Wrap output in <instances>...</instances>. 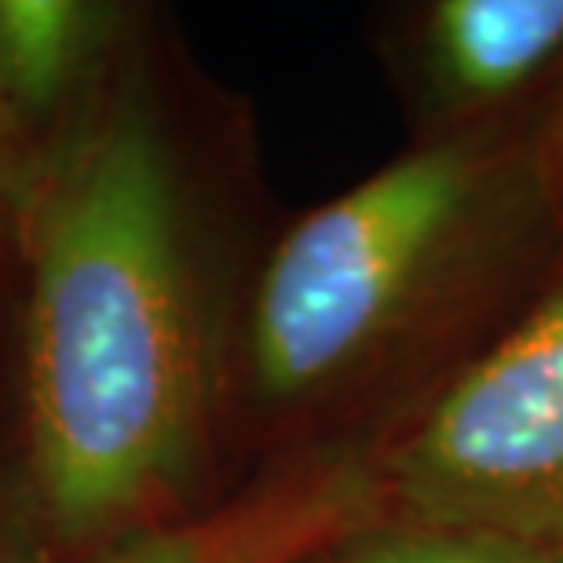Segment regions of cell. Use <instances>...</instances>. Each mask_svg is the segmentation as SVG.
<instances>
[{"instance_id": "2", "label": "cell", "mask_w": 563, "mask_h": 563, "mask_svg": "<svg viewBox=\"0 0 563 563\" xmlns=\"http://www.w3.org/2000/svg\"><path fill=\"white\" fill-rule=\"evenodd\" d=\"M549 245L531 129L424 136L267 245L228 325V421L325 446V424L443 352Z\"/></svg>"}, {"instance_id": "6", "label": "cell", "mask_w": 563, "mask_h": 563, "mask_svg": "<svg viewBox=\"0 0 563 563\" xmlns=\"http://www.w3.org/2000/svg\"><path fill=\"white\" fill-rule=\"evenodd\" d=\"M132 30L99 0H0V96L44 154L103 81Z\"/></svg>"}, {"instance_id": "9", "label": "cell", "mask_w": 563, "mask_h": 563, "mask_svg": "<svg viewBox=\"0 0 563 563\" xmlns=\"http://www.w3.org/2000/svg\"><path fill=\"white\" fill-rule=\"evenodd\" d=\"M531 151L549 212H553L556 231L563 234V70L549 88V103L531 121Z\"/></svg>"}, {"instance_id": "1", "label": "cell", "mask_w": 563, "mask_h": 563, "mask_svg": "<svg viewBox=\"0 0 563 563\" xmlns=\"http://www.w3.org/2000/svg\"><path fill=\"white\" fill-rule=\"evenodd\" d=\"M190 143L146 41L41 157L15 275V465L30 563L220 501L228 325Z\"/></svg>"}, {"instance_id": "10", "label": "cell", "mask_w": 563, "mask_h": 563, "mask_svg": "<svg viewBox=\"0 0 563 563\" xmlns=\"http://www.w3.org/2000/svg\"><path fill=\"white\" fill-rule=\"evenodd\" d=\"M314 563H322V560H314Z\"/></svg>"}, {"instance_id": "5", "label": "cell", "mask_w": 563, "mask_h": 563, "mask_svg": "<svg viewBox=\"0 0 563 563\" xmlns=\"http://www.w3.org/2000/svg\"><path fill=\"white\" fill-rule=\"evenodd\" d=\"M407 70L435 132L498 125L563 70V0H432L410 22Z\"/></svg>"}, {"instance_id": "4", "label": "cell", "mask_w": 563, "mask_h": 563, "mask_svg": "<svg viewBox=\"0 0 563 563\" xmlns=\"http://www.w3.org/2000/svg\"><path fill=\"white\" fill-rule=\"evenodd\" d=\"M380 520L374 443L308 446L209 509L118 538L74 563H314Z\"/></svg>"}, {"instance_id": "8", "label": "cell", "mask_w": 563, "mask_h": 563, "mask_svg": "<svg viewBox=\"0 0 563 563\" xmlns=\"http://www.w3.org/2000/svg\"><path fill=\"white\" fill-rule=\"evenodd\" d=\"M41 157L44 154L22 132L4 96H0V278L15 275L19 234L41 173Z\"/></svg>"}, {"instance_id": "11", "label": "cell", "mask_w": 563, "mask_h": 563, "mask_svg": "<svg viewBox=\"0 0 563 563\" xmlns=\"http://www.w3.org/2000/svg\"><path fill=\"white\" fill-rule=\"evenodd\" d=\"M556 563H563V560H556Z\"/></svg>"}, {"instance_id": "3", "label": "cell", "mask_w": 563, "mask_h": 563, "mask_svg": "<svg viewBox=\"0 0 563 563\" xmlns=\"http://www.w3.org/2000/svg\"><path fill=\"white\" fill-rule=\"evenodd\" d=\"M369 443L380 520L498 534L563 560V267Z\"/></svg>"}, {"instance_id": "7", "label": "cell", "mask_w": 563, "mask_h": 563, "mask_svg": "<svg viewBox=\"0 0 563 563\" xmlns=\"http://www.w3.org/2000/svg\"><path fill=\"white\" fill-rule=\"evenodd\" d=\"M322 563H556L520 542L461 527L374 520L330 549Z\"/></svg>"}]
</instances>
